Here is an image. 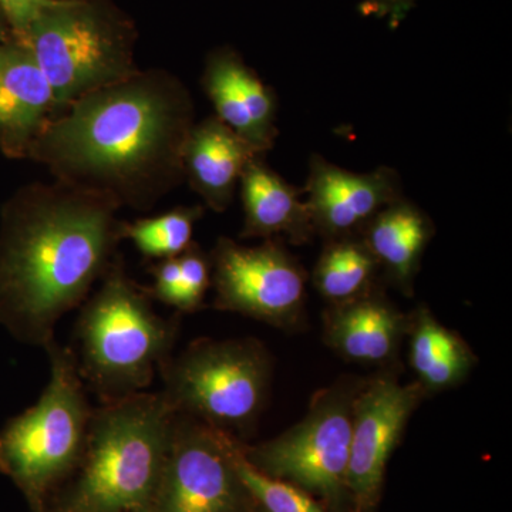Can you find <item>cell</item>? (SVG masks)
Returning a JSON list of instances; mask_svg holds the SVG:
<instances>
[{
	"label": "cell",
	"instance_id": "484cf974",
	"mask_svg": "<svg viewBox=\"0 0 512 512\" xmlns=\"http://www.w3.org/2000/svg\"><path fill=\"white\" fill-rule=\"evenodd\" d=\"M5 18H3L2 12H0V40H5Z\"/></svg>",
	"mask_w": 512,
	"mask_h": 512
},
{
	"label": "cell",
	"instance_id": "ac0fdd59",
	"mask_svg": "<svg viewBox=\"0 0 512 512\" xmlns=\"http://www.w3.org/2000/svg\"><path fill=\"white\" fill-rule=\"evenodd\" d=\"M433 232L429 215L402 198L377 212L357 235L387 278L409 291Z\"/></svg>",
	"mask_w": 512,
	"mask_h": 512
},
{
	"label": "cell",
	"instance_id": "5b68a950",
	"mask_svg": "<svg viewBox=\"0 0 512 512\" xmlns=\"http://www.w3.org/2000/svg\"><path fill=\"white\" fill-rule=\"evenodd\" d=\"M45 350V392L0 431V471L18 485L33 512H46L49 494L76 471L93 414L73 350L56 339Z\"/></svg>",
	"mask_w": 512,
	"mask_h": 512
},
{
	"label": "cell",
	"instance_id": "2e32d148",
	"mask_svg": "<svg viewBox=\"0 0 512 512\" xmlns=\"http://www.w3.org/2000/svg\"><path fill=\"white\" fill-rule=\"evenodd\" d=\"M244 228L241 238H282L301 245L311 241L313 231L303 190L286 183L266 164L264 154L252 158L239 180Z\"/></svg>",
	"mask_w": 512,
	"mask_h": 512
},
{
	"label": "cell",
	"instance_id": "cb8c5ba5",
	"mask_svg": "<svg viewBox=\"0 0 512 512\" xmlns=\"http://www.w3.org/2000/svg\"><path fill=\"white\" fill-rule=\"evenodd\" d=\"M153 295L158 301L177 309L180 301L181 269L178 256L161 259L153 269Z\"/></svg>",
	"mask_w": 512,
	"mask_h": 512
},
{
	"label": "cell",
	"instance_id": "e0dca14e",
	"mask_svg": "<svg viewBox=\"0 0 512 512\" xmlns=\"http://www.w3.org/2000/svg\"><path fill=\"white\" fill-rule=\"evenodd\" d=\"M404 332V316L372 292L339 303L326 315L330 348L352 362L383 365L396 356Z\"/></svg>",
	"mask_w": 512,
	"mask_h": 512
},
{
	"label": "cell",
	"instance_id": "ba28073f",
	"mask_svg": "<svg viewBox=\"0 0 512 512\" xmlns=\"http://www.w3.org/2000/svg\"><path fill=\"white\" fill-rule=\"evenodd\" d=\"M359 387L342 386L315 397L305 419L256 447L245 458L266 476L288 481L326 500L348 490L353 400Z\"/></svg>",
	"mask_w": 512,
	"mask_h": 512
},
{
	"label": "cell",
	"instance_id": "3957f363",
	"mask_svg": "<svg viewBox=\"0 0 512 512\" xmlns=\"http://www.w3.org/2000/svg\"><path fill=\"white\" fill-rule=\"evenodd\" d=\"M175 414L161 392L137 393L93 409L76 478L56 512H148Z\"/></svg>",
	"mask_w": 512,
	"mask_h": 512
},
{
	"label": "cell",
	"instance_id": "277c9868",
	"mask_svg": "<svg viewBox=\"0 0 512 512\" xmlns=\"http://www.w3.org/2000/svg\"><path fill=\"white\" fill-rule=\"evenodd\" d=\"M177 320L161 318L146 293L113 259L76 325L77 366L101 402L147 392L171 356Z\"/></svg>",
	"mask_w": 512,
	"mask_h": 512
},
{
	"label": "cell",
	"instance_id": "ffe728a7",
	"mask_svg": "<svg viewBox=\"0 0 512 512\" xmlns=\"http://www.w3.org/2000/svg\"><path fill=\"white\" fill-rule=\"evenodd\" d=\"M379 269L359 235L330 239L313 271V284L322 298L339 305L372 292Z\"/></svg>",
	"mask_w": 512,
	"mask_h": 512
},
{
	"label": "cell",
	"instance_id": "30bf717a",
	"mask_svg": "<svg viewBox=\"0 0 512 512\" xmlns=\"http://www.w3.org/2000/svg\"><path fill=\"white\" fill-rule=\"evenodd\" d=\"M279 239L244 247L218 238L210 255L215 308L276 328H291L298 322L305 308L308 275Z\"/></svg>",
	"mask_w": 512,
	"mask_h": 512
},
{
	"label": "cell",
	"instance_id": "7402d4cb",
	"mask_svg": "<svg viewBox=\"0 0 512 512\" xmlns=\"http://www.w3.org/2000/svg\"><path fill=\"white\" fill-rule=\"evenodd\" d=\"M235 467L252 500L261 507L262 511L325 512L302 488L288 481L266 476L252 466L242 453L241 443L238 444L237 453H235Z\"/></svg>",
	"mask_w": 512,
	"mask_h": 512
},
{
	"label": "cell",
	"instance_id": "d6986e66",
	"mask_svg": "<svg viewBox=\"0 0 512 512\" xmlns=\"http://www.w3.org/2000/svg\"><path fill=\"white\" fill-rule=\"evenodd\" d=\"M410 330V366L424 392L451 389L470 375L473 352L457 333L441 325L429 309H419Z\"/></svg>",
	"mask_w": 512,
	"mask_h": 512
},
{
	"label": "cell",
	"instance_id": "4316f807",
	"mask_svg": "<svg viewBox=\"0 0 512 512\" xmlns=\"http://www.w3.org/2000/svg\"><path fill=\"white\" fill-rule=\"evenodd\" d=\"M251 512H264V511H256L255 508Z\"/></svg>",
	"mask_w": 512,
	"mask_h": 512
},
{
	"label": "cell",
	"instance_id": "7a4b0ae2",
	"mask_svg": "<svg viewBox=\"0 0 512 512\" xmlns=\"http://www.w3.org/2000/svg\"><path fill=\"white\" fill-rule=\"evenodd\" d=\"M119 208L59 181L19 202L0 248V320L20 340L45 349L59 320L86 301L113 262Z\"/></svg>",
	"mask_w": 512,
	"mask_h": 512
},
{
	"label": "cell",
	"instance_id": "6da1fadb",
	"mask_svg": "<svg viewBox=\"0 0 512 512\" xmlns=\"http://www.w3.org/2000/svg\"><path fill=\"white\" fill-rule=\"evenodd\" d=\"M194 104L181 80L138 72L80 97L30 148L59 183L146 211L184 180Z\"/></svg>",
	"mask_w": 512,
	"mask_h": 512
},
{
	"label": "cell",
	"instance_id": "44dd1931",
	"mask_svg": "<svg viewBox=\"0 0 512 512\" xmlns=\"http://www.w3.org/2000/svg\"><path fill=\"white\" fill-rule=\"evenodd\" d=\"M204 208L178 207L154 218L121 222V239H130L147 258L167 259L180 256L192 244L197 221Z\"/></svg>",
	"mask_w": 512,
	"mask_h": 512
},
{
	"label": "cell",
	"instance_id": "52a82bcc",
	"mask_svg": "<svg viewBox=\"0 0 512 512\" xmlns=\"http://www.w3.org/2000/svg\"><path fill=\"white\" fill-rule=\"evenodd\" d=\"M158 373L161 394L175 413L237 439L264 409L271 363L255 340L201 339L168 357Z\"/></svg>",
	"mask_w": 512,
	"mask_h": 512
},
{
	"label": "cell",
	"instance_id": "d4e9b609",
	"mask_svg": "<svg viewBox=\"0 0 512 512\" xmlns=\"http://www.w3.org/2000/svg\"><path fill=\"white\" fill-rule=\"evenodd\" d=\"M43 2L45 0H0V12L15 30L16 37L26 32Z\"/></svg>",
	"mask_w": 512,
	"mask_h": 512
},
{
	"label": "cell",
	"instance_id": "7c38bea8",
	"mask_svg": "<svg viewBox=\"0 0 512 512\" xmlns=\"http://www.w3.org/2000/svg\"><path fill=\"white\" fill-rule=\"evenodd\" d=\"M303 192L313 231L326 241L359 234L377 212L404 198L394 168L353 173L318 154L311 157Z\"/></svg>",
	"mask_w": 512,
	"mask_h": 512
},
{
	"label": "cell",
	"instance_id": "603a6c76",
	"mask_svg": "<svg viewBox=\"0 0 512 512\" xmlns=\"http://www.w3.org/2000/svg\"><path fill=\"white\" fill-rule=\"evenodd\" d=\"M181 269L180 301L177 311H198L204 302L205 293L211 285L210 256L192 242L191 247L178 256Z\"/></svg>",
	"mask_w": 512,
	"mask_h": 512
},
{
	"label": "cell",
	"instance_id": "4fadbf2b",
	"mask_svg": "<svg viewBox=\"0 0 512 512\" xmlns=\"http://www.w3.org/2000/svg\"><path fill=\"white\" fill-rule=\"evenodd\" d=\"M202 87L214 106L215 117L244 138L259 154L274 147L278 137L275 93L232 50L208 57Z\"/></svg>",
	"mask_w": 512,
	"mask_h": 512
},
{
	"label": "cell",
	"instance_id": "8fae6325",
	"mask_svg": "<svg viewBox=\"0 0 512 512\" xmlns=\"http://www.w3.org/2000/svg\"><path fill=\"white\" fill-rule=\"evenodd\" d=\"M424 392L382 376L360 386L353 400L348 491L357 505L370 508L382 488L387 463Z\"/></svg>",
	"mask_w": 512,
	"mask_h": 512
},
{
	"label": "cell",
	"instance_id": "9c48e42d",
	"mask_svg": "<svg viewBox=\"0 0 512 512\" xmlns=\"http://www.w3.org/2000/svg\"><path fill=\"white\" fill-rule=\"evenodd\" d=\"M239 441L175 414L170 447L148 512H251L255 501L238 476Z\"/></svg>",
	"mask_w": 512,
	"mask_h": 512
},
{
	"label": "cell",
	"instance_id": "9a60e30c",
	"mask_svg": "<svg viewBox=\"0 0 512 512\" xmlns=\"http://www.w3.org/2000/svg\"><path fill=\"white\" fill-rule=\"evenodd\" d=\"M218 117L195 123L184 147V180L211 210H227L249 161L258 156ZM265 156V154H264Z\"/></svg>",
	"mask_w": 512,
	"mask_h": 512
},
{
	"label": "cell",
	"instance_id": "8992f818",
	"mask_svg": "<svg viewBox=\"0 0 512 512\" xmlns=\"http://www.w3.org/2000/svg\"><path fill=\"white\" fill-rule=\"evenodd\" d=\"M16 39L29 47L52 87L56 116L80 97L138 72L127 23L94 0H45Z\"/></svg>",
	"mask_w": 512,
	"mask_h": 512
},
{
	"label": "cell",
	"instance_id": "5bb4252c",
	"mask_svg": "<svg viewBox=\"0 0 512 512\" xmlns=\"http://www.w3.org/2000/svg\"><path fill=\"white\" fill-rule=\"evenodd\" d=\"M56 116L55 96L25 43L0 40V143L15 156L30 148Z\"/></svg>",
	"mask_w": 512,
	"mask_h": 512
}]
</instances>
